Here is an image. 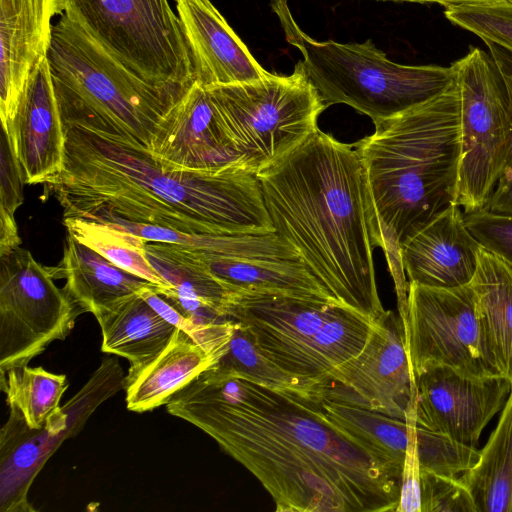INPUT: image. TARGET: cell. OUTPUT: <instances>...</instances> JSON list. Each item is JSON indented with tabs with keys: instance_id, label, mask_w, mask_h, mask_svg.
<instances>
[{
	"instance_id": "obj_10",
	"label": "cell",
	"mask_w": 512,
	"mask_h": 512,
	"mask_svg": "<svg viewBox=\"0 0 512 512\" xmlns=\"http://www.w3.org/2000/svg\"><path fill=\"white\" fill-rule=\"evenodd\" d=\"M452 64L461 103L455 203L467 214L486 207L505 166L512 134V103L491 54L470 47Z\"/></svg>"
},
{
	"instance_id": "obj_9",
	"label": "cell",
	"mask_w": 512,
	"mask_h": 512,
	"mask_svg": "<svg viewBox=\"0 0 512 512\" xmlns=\"http://www.w3.org/2000/svg\"><path fill=\"white\" fill-rule=\"evenodd\" d=\"M64 14L140 78L188 90L195 69L168 0H63Z\"/></svg>"
},
{
	"instance_id": "obj_34",
	"label": "cell",
	"mask_w": 512,
	"mask_h": 512,
	"mask_svg": "<svg viewBox=\"0 0 512 512\" xmlns=\"http://www.w3.org/2000/svg\"><path fill=\"white\" fill-rule=\"evenodd\" d=\"M408 442L400 482V499L395 512H420V460L418 428L415 422V400L406 413Z\"/></svg>"
},
{
	"instance_id": "obj_30",
	"label": "cell",
	"mask_w": 512,
	"mask_h": 512,
	"mask_svg": "<svg viewBox=\"0 0 512 512\" xmlns=\"http://www.w3.org/2000/svg\"><path fill=\"white\" fill-rule=\"evenodd\" d=\"M452 24L472 32L512 61V0H489L445 7Z\"/></svg>"
},
{
	"instance_id": "obj_24",
	"label": "cell",
	"mask_w": 512,
	"mask_h": 512,
	"mask_svg": "<svg viewBox=\"0 0 512 512\" xmlns=\"http://www.w3.org/2000/svg\"><path fill=\"white\" fill-rule=\"evenodd\" d=\"M469 284L488 350L512 386V266L481 247Z\"/></svg>"
},
{
	"instance_id": "obj_1",
	"label": "cell",
	"mask_w": 512,
	"mask_h": 512,
	"mask_svg": "<svg viewBox=\"0 0 512 512\" xmlns=\"http://www.w3.org/2000/svg\"><path fill=\"white\" fill-rule=\"evenodd\" d=\"M166 409L252 473L277 512H395L398 506L401 480L328 422L317 398L209 368Z\"/></svg>"
},
{
	"instance_id": "obj_32",
	"label": "cell",
	"mask_w": 512,
	"mask_h": 512,
	"mask_svg": "<svg viewBox=\"0 0 512 512\" xmlns=\"http://www.w3.org/2000/svg\"><path fill=\"white\" fill-rule=\"evenodd\" d=\"M420 512H477L474 500L458 477L421 470Z\"/></svg>"
},
{
	"instance_id": "obj_13",
	"label": "cell",
	"mask_w": 512,
	"mask_h": 512,
	"mask_svg": "<svg viewBox=\"0 0 512 512\" xmlns=\"http://www.w3.org/2000/svg\"><path fill=\"white\" fill-rule=\"evenodd\" d=\"M415 394L404 323L386 310L362 350L333 373L323 396L405 420Z\"/></svg>"
},
{
	"instance_id": "obj_19",
	"label": "cell",
	"mask_w": 512,
	"mask_h": 512,
	"mask_svg": "<svg viewBox=\"0 0 512 512\" xmlns=\"http://www.w3.org/2000/svg\"><path fill=\"white\" fill-rule=\"evenodd\" d=\"M176 8L200 85L249 82L270 73L210 0H176Z\"/></svg>"
},
{
	"instance_id": "obj_3",
	"label": "cell",
	"mask_w": 512,
	"mask_h": 512,
	"mask_svg": "<svg viewBox=\"0 0 512 512\" xmlns=\"http://www.w3.org/2000/svg\"><path fill=\"white\" fill-rule=\"evenodd\" d=\"M256 175L274 231L336 301L380 317L373 254L384 240L355 145L318 129Z\"/></svg>"
},
{
	"instance_id": "obj_31",
	"label": "cell",
	"mask_w": 512,
	"mask_h": 512,
	"mask_svg": "<svg viewBox=\"0 0 512 512\" xmlns=\"http://www.w3.org/2000/svg\"><path fill=\"white\" fill-rule=\"evenodd\" d=\"M0 256L21 244L15 212L23 203L24 179L21 165L13 155L6 134H1L0 164Z\"/></svg>"
},
{
	"instance_id": "obj_28",
	"label": "cell",
	"mask_w": 512,
	"mask_h": 512,
	"mask_svg": "<svg viewBox=\"0 0 512 512\" xmlns=\"http://www.w3.org/2000/svg\"><path fill=\"white\" fill-rule=\"evenodd\" d=\"M233 321L225 351L211 368L245 376L263 386L309 398H320L324 395L323 386L287 372L268 358L255 344L245 327Z\"/></svg>"
},
{
	"instance_id": "obj_5",
	"label": "cell",
	"mask_w": 512,
	"mask_h": 512,
	"mask_svg": "<svg viewBox=\"0 0 512 512\" xmlns=\"http://www.w3.org/2000/svg\"><path fill=\"white\" fill-rule=\"evenodd\" d=\"M47 59L65 131L149 151L160 121L189 90L140 78L64 13L52 26Z\"/></svg>"
},
{
	"instance_id": "obj_12",
	"label": "cell",
	"mask_w": 512,
	"mask_h": 512,
	"mask_svg": "<svg viewBox=\"0 0 512 512\" xmlns=\"http://www.w3.org/2000/svg\"><path fill=\"white\" fill-rule=\"evenodd\" d=\"M405 330L414 377L437 365L476 377H502L488 350L470 284L435 288L409 282Z\"/></svg>"
},
{
	"instance_id": "obj_7",
	"label": "cell",
	"mask_w": 512,
	"mask_h": 512,
	"mask_svg": "<svg viewBox=\"0 0 512 512\" xmlns=\"http://www.w3.org/2000/svg\"><path fill=\"white\" fill-rule=\"evenodd\" d=\"M226 314L278 366L325 390L333 373L362 350L374 323L336 302L263 292H230Z\"/></svg>"
},
{
	"instance_id": "obj_4",
	"label": "cell",
	"mask_w": 512,
	"mask_h": 512,
	"mask_svg": "<svg viewBox=\"0 0 512 512\" xmlns=\"http://www.w3.org/2000/svg\"><path fill=\"white\" fill-rule=\"evenodd\" d=\"M460 104L455 78L440 95L381 121L373 134L354 143L367 170L384 245L400 247L455 203Z\"/></svg>"
},
{
	"instance_id": "obj_8",
	"label": "cell",
	"mask_w": 512,
	"mask_h": 512,
	"mask_svg": "<svg viewBox=\"0 0 512 512\" xmlns=\"http://www.w3.org/2000/svg\"><path fill=\"white\" fill-rule=\"evenodd\" d=\"M205 88L240 164L255 174L318 130V117L327 108L302 61L288 76L269 73L249 82Z\"/></svg>"
},
{
	"instance_id": "obj_14",
	"label": "cell",
	"mask_w": 512,
	"mask_h": 512,
	"mask_svg": "<svg viewBox=\"0 0 512 512\" xmlns=\"http://www.w3.org/2000/svg\"><path fill=\"white\" fill-rule=\"evenodd\" d=\"M416 425L475 447L512 389L504 377H476L448 366L427 368L415 377Z\"/></svg>"
},
{
	"instance_id": "obj_22",
	"label": "cell",
	"mask_w": 512,
	"mask_h": 512,
	"mask_svg": "<svg viewBox=\"0 0 512 512\" xmlns=\"http://www.w3.org/2000/svg\"><path fill=\"white\" fill-rule=\"evenodd\" d=\"M48 270L54 279H65L63 289L81 313L93 315L151 284L116 266L68 233L61 260Z\"/></svg>"
},
{
	"instance_id": "obj_6",
	"label": "cell",
	"mask_w": 512,
	"mask_h": 512,
	"mask_svg": "<svg viewBox=\"0 0 512 512\" xmlns=\"http://www.w3.org/2000/svg\"><path fill=\"white\" fill-rule=\"evenodd\" d=\"M289 44L303 56L308 80L326 107L346 104L370 117L374 125L443 93L455 80V68L392 62L371 40L343 44L317 41L292 17L288 0H273Z\"/></svg>"
},
{
	"instance_id": "obj_11",
	"label": "cell",
	"mask_w": 512,
	"mask_h": 512,
	"mask_svg": "<svg viewBox=\"0 0 512 512\" xmlns=\"http://www.w3.org/2000/svg\"><path fill=\"white\" fill-rule=\"evenodd\" d=\"M0 259L1 374L64 340L81 311L28 250L19 246Z\"/></svg>"
},
{
	"instance_id": "obj_36",
	"label": "cell",
	"mask_w": 512,
	"mask_h": 512,
	"mask_svg": "<svg viewBox=\"0 0 512 512\" xmlns=\"http://www.w3.org/2000/svg\"><path fill=\"white\" fill-rule=\"evenodd\" d=\"M388 1H402V2H415V3H437L444 7L455 6L467 3H475L489 0H388Z\"/></svg>"
},
{
	"instance_id": "obj_26",
	"label": "cell",
	"mask_w": 512,
	"mask_h": 512,
	"mask_svg": "<svg viewBox=\"0 0 512 512\" xmlns=\"http://www.w3.org/2000/svg\"><path fill=\"white\" fill-rule=\"evenodd\" d=\"M458 478L477 512H512V389L477 463Z\"/></svg>"
},
{
	"instance_id": "obj_15",
	"label": "cell",
	"mask_w": 512,
	"mask_h": 512,
	"mask_svg": "<svg viewBox=\"0 0 512 512\" xmlns=\"http://www.w3.org/2000/svg\"><path fill=\"white\" fill-rule=\"evenodd\" d=\"M63 0H0V118L10 136L28 78L47 56L55 15Z\"/></svg>"
},
{
	"instance_id": "obj_23",
	"label": "cell",
	"mask_w": 512,
	"mask_h": 512,
	"mask_svg": "<svg viewBox=\"0 0 512 512\" xmlns=\"http://www.w3.org/2000/svg\"><path fill=\"white\" fill-rule=\"evenodd\" d=\"M101 350L127 359L135 368L154 358L172 339L176 327L160 316L138 293L100 308Z\"/></svg>"
},
{
	"instance_id": "obj_27",
	"label": "cell",
	"mask_w": 512,
	"mask_h": 512,
	"mask_svg": "<svg viewBox=\"0 0 512 512\" xmlns=\"http://www.w3.org/2000/svg\"><path fill=\"white\" fill-rule=\"evenodd\" d=\"M67 233L116 266L142 278L157 288L170 285L155 270L146 255L144 238L113 223L77 217L63 218Z\"/></svg>"
},
{
	"instance_id": "obj_25",
	"label": "cell",
	"mask_w": 512,
	"mask_h": 512,
	"mask_svg": "<svg viewBox=\"0 0 512 512\" xmlns=\"http://www.w3.org/2000/svg\"><path fill=\"white\" fill-rule=\"evenodd\" d=\"M317 399L328 422L363 446L401 480L408 442L405 420L345 400L326 396Z\"/></svg>"
},
{
	"instance_id": "obj_16",
	"label": "cell",
	"mask_w": 512,
	"mask_h": 512,
	"mask_svg": "<svg viewBox=\"0 0 512 512\" xmlns=\"http://www.w3.org/2000/svg\"><path fill=\"white\" fill-rule=\"evenodd\" d=\"M7 136V135H6ZM26 184H44L65 164L66 132L47 56L32 70L7 136Z\"/></svg>"
},
{
	"instance_id": "obj_20",
	"label": "cell",
	"mask_w": 512,
	"mask_h": 512,
	"mask_svg": "<svg viewBox=\"0 0 512 512\" xmlns=\"http://www.w3.org/2000/svg\"><path fill=\"white\" fill-rule=\"evenodd\" d=\"M217 360L216 355L177 328L160 353L143 365L129 368L124 378L127 409L142 413L166 405Z\"/></svg>"
},
{
	"instance_id": "obj_17",
	"label": "cell",
	"mask_w": 512,
	"mask_h": 512,
	"mask_svg": "<svg viewBox=\"0 0 512 512\" xmlns=\"http://www.w3.org/2000/svg\"><path fill=\"white\" fill-rule=\"evenodd\" d=\"M465 213L452 203L400 243L408 282L454 288L471 282L481 245L465 223Z\"/></svg>"
},
{
	"instance_id": "obj_29",
	"label": "cell",
	"mask_w": 512,
	"mask_h": 512,
	"mask_svg": "<svg viewBox=\"0 0 512 512\" xmlns=\"http://www.w3.org/2000/svg\"><path fill=\"white\" fill-rule=\"evenodd\" d=\"M0 376L7 405L21 414L30 429L42 428L61 411L59 403L68 388L65 375L25 365Z\"/></svg>"
},
{
	"instance_id": "obj_35",
	"label": "cell",
	"mask_w": 512,
	"mask_h": 512,
	"mask_svg": "<svg viewBox=\"0 0 512 512\" xmlns=\"http://www.w3.org/2000/svg\"><path fill=\"white\" fill-rule=\"evenodd\" d=\"M487 47L502 73L512 103V61L496 46ZM485 209L512 215V134L505 166Z\"/></svg>"
},
{
	"instance_id": "obj_2",
	"label": "cell",
	"mask_w": 512,
	"mask_h": 512,
	"mask_svg": "<svg viewBox=\"0 0 512 512\" xmlns=\"http://www.w3.org/2000/svg\"><path fill=\"white\" fill-rule=\"evenodd\" d=\"M65 164L44 183L63 218L140 223L196 235L274 232L260 181L241 165L189 169L78 128Z\"/></svg>"
},
{
	"instance_id": "obj_21",
	"label": "cell",
	"mask_w": 512,
	"mask_h": 512,
	"mask_svg": "<svg viewBox=\"0 0 512 512\" xmlns=\"http://www.w3.org/2000/svg\"><path fill=\"white\" fill-rule=\"evenodd\" d=\"M146 255L155 270L170 285L155 290L184 316L201 325L228 319L229 291L198 262L176 245L146 243Z\"/></svg>"
},
{
	"instance_id": "obj_33",
	"label": "cell",
	"mask_w": 512,
	"mask_h": 512,
	"mask_svg": "<svg viewBox=\"0 0 512 512\" xmlns=\"http://www.w3.org/2000/svg\"><path fill=\"white\" fill-rule=\"evenodd\" d=\"M464 218L481 247L512 266V215L484 208L467 213Z\"/></svg>"
},
{
	"instance_id": "obj_18",
	"label": "cell",
	"mask_w": 512,
	"mask_h": 512,
	"mask_svg": "<svg viewBox=\"0 0 512 512\" xmlns=\"http://www.w3.org/2000/svg\"><path fill=\"white\" fill-rule=\"evenodd\" d=\"M150 151L189 169L241 165L219 123L207 89L196 81L160 121Z\"/></svg>"
}]
</instances>
